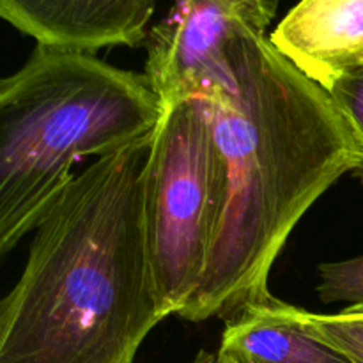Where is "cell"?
Listing matches in <instances>:
<instances>
[{"label":"cell","mask_w":363,"mask_h":363,"mask_svg":"<svg viewBox=\"0 0 363 363\" xmlns=\"http://www.w3.org/2000/svg\"><path fill=\"white\" fill-rule=\"evenodd\" d=\"M222 190L206 103L165 106L145 163L144 218L152 279L167 315H179L201 286Z\"/></svg>","instance_id":"277c9868"},{"label":"cell","mask_w":363,"mask_h":363,"mask_svg":"<svg viewBox=\"0 0 363 363\" xmlns=\"http://www.w3.org/2000/svg\"><path fill=\"white\" fill-rule=\"evenodd\" d=\"M287 311L312 335L342 351L353 363H363V307L319 314L287 303Z\"/></svg>","instance_id":"9c48e42d"},{"label":"cell","mask_w":363,"mask_h":363,"mask_svg":"<svg viewBox=\"0 0 363 363\" xmlns=\"http://www.w3.org/2000/svg\"><path fill=\"white\" fill-rule=\"evenodd\" d=\"M269 41L328 92L340 78L363 67V0H301Z\"/></svg>","instance_id":"52a82bcc"},{"label":"cell","mask_w":363,"mask_h":363,"mask_svg":"<svg viewBox=\"0 0 363 363\" xmlns=\"http://www.w3.org/2000/svg\"><path fill=\"white\" fill-rule=\"evenodd\" d=\"M337 108L340 110L346 123L350 124L354 138L362 149V167L357 170L363 184V67L340 78L328 91Z\"/></svg>","instance_id":"8fae6325"},{"label":"cell","mask_w":363,"mask_h":363,"mask_svg":"<svg viewBox=\"0 0 363 363\" xmlns=\"http://www.w3.org/2000/svg\"><path fill=\"white\" fill-rule=\"evenodd\" d=\"M151 138L96 158L39 220L0 305V363H133L167 318L145 238Z\"/></svg>","instance_id":"7a4b0ae2"},{"label":"cell","mask_w":363,"mask_h":363,"mask_svg":"<svg viewBox=\"0 0 363 363\" xmlns=\"http://www.w3.org/2000/svg\"><path fill=\"white\" fill-rule=\"evenodd\" d=\"M155 0H0V16L38 45L94 53L138 46Z\"/></svg>","instance_id":"8992f818"},{"label":"cell","mask_w":363,"mask_h":363,"mask_svg":"<svg viewBox=\"0 0 363 363\" xmlns=\"http://www.w3.org/2000/svg\"><path fill=\"white\" fill-rule=\"evenodd\" d=\"M277 7L279 0H174L147 35L144 74L163 108L229 87L230 41L241 30H268Z\"/></svg>","instance_id":"5b68a950"},{"label":"cell","mask_w":363,"mask_h":363,"mask_svg":"<svg viewBox=\"0 0 363 363\" xmlns=\"http://www.w3.org/2000/svg\"><path fill=\"white\" fill-rule=\"evenodd\" d=\"M318 294L323 303L363 307V255L319 266Z\"/></svg>","instance_id":"30bf717a"},{"label":"cell","mask_w":363,"mask_h":363,"mask_svg":"<svg viewBox=\"0 0 363 363\" xmlns=\"http://www.w3.org/2000/svg\"><path fill=\"white\" fill-rule=\"evenodd\" d=\"M191 363H222L220 362L218 354L216 353H209V351H201V353L195 357V360Z\"/></svg>","instance_id":"7c38bea8"},{"label":"cell","mask_w":363,"mask_h":363,"mask_svg":"<svg viewBox=\"0 0 363 363\" xmlns=\"http://www.w3.org/2000/svg\"><path fill=\"white\" fill-rule=\"evenodd\" d=\"M233 84L202 101L222 165V208L201 286L179 318H236L268 301L273 262L315 201L362 167V149L332 96L266 32L229 45Z\"/></svg>","instance_id":"6da1fadb"},{"label":"cell","mask_w":363,"mask_h":363,"mask_svg":"<svg viewBox=\"0 0 363 363\" xmlns=\"http://www.w3.org/2000/svg\"><path fill=\"white\" fill-rule=\"evenodd\" d=\"M216 354L222 363H353L305 330L275 296L229 319Z\"/></svg>","instance_id":"ba28073f"},{"label":"cell","mask_w":363,"mask_h":363,"mask_svg":"<svg viewBox=\"0 0 363 363\" xmlns=\"http://www.w3.org/2000/svg\"><path fill=\"white\" fill-rule=\"evenodd\" d=\"M163 103L147 77L38 45L0 82V252L35 229L89 156L149 140Z\"/></svg>","instance_id":"3957f363"}]
</instances>
